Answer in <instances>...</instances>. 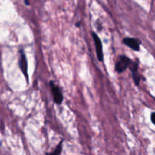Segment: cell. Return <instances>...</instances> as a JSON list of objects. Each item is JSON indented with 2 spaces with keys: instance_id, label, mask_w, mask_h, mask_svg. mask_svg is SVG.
I'll use <instances>...</instances> for the list:
<instances>
[{
  "instance_id": "cell-8",
  "label": "cell",
  "mask_w": 155,
  "mask_h": 155,
  "mask_svg": "<svg viewBox=\"0 0 155 155\" xmlns=\"http://www.w3.org/2000/svg\"><path fill=\"white\" fill-rule=\"evenodd\" d=\"M154 117H155V113L154 112H152L151 115V121L152 124H154Z\"/></svg>"
},
{
  "instance_id": "cell-4",
  "label": "cell",
  "mask_w": 155,
  "mask_h": 155,
  "mask_svg": "<svg viewBox=\"0 0 155 155\" xmlns=\"http://www.w3.org/2000/svg\"><path fill=\"white\" fill-rule=\"evenodd\" d=\"M92 38H93L94 42H95L97 58H98L99 61H103V60H104V54H103V47L101 39H100L99 36L95 32H92Z\"/></svg>"
},
{
  "instance_id": "cell-5",
  "label": "cell",
  "mask_w": 155,
  "mask_h": 155,
  "mask_svg": "<svg viewBox=\"0 0 155 155\" xmlns=\"http://www.w3.org/2000/svg\"><path fill=\"white\" fill-rule=\"evenodd\" d=\"M19 66L21 71H22L23 74L25 78L27 79V83H29V76H28V68H27V61L25 54L22 49L20 50V58H19Z\"/></svg>"
},
{
  "instance_id": "cell-6",
  "label": "cell",
  "mask_w": 155,
  "mask_h": 155,
  "mask_svg": "<svg viewBox=\"0 0 155 155\" xmlns=\"http://www.w3.org/2000/svg\"><path fill=\"white\" fill-rule=\"evenodd\" d=\"M123 42L124 45L128 46L129 48H132L133 50L136 51H139L140 50V45L141 41L139 40L136 38H130V37H126L123 39Z\"/></svg>"
},
{
  "instance_id": "cell-10",
  "label": "cell",
  "mask_w": 155,
  "mask_h": 155,
  "mask_svg": "<svg viewBox=\"0 0 155 155\" xmlns=\"http://www.w3.org/2000/svg\"><path fill=\"white\" fill-rule=\"evenodd\" d=\"M80 24H81V22H78L76 24V27H80Z\"/></svg>"
},
{
  "instance_id": "cell-7",
  "label": "cell",
  "mask_w": 155,
  "mask_h": 155,
  "mask_svg": "<svg viewBox=\"0 0 155 155\" xmlns=\"http://www.w3.org/2000/svg\"><path fill=\"white\" fill-rule=\"evenodd\" d=\"M62 144H63V140L61 141L60 143L57 145L55 149L50 154V155H61L62 151V147H63L62 146Z\"/></svg>"
},
{
  "instance_id": "cell-2",
  "label": "cell",
  "mask_w": 155,
  "mask_h": 155,
  "mask_svg": "<svg viewBox=\"0 0 155 155\" xmlns=\"http://www.w3.org/2000/svg\"><path fill=\"white\" fill-rule=\"evenodd\" d=\"M50 89H51V94H52L53 99L54 101L57 104H61L62 103L64 100L63 94H62L61 89H60L58 86L55 85V83H54V81L51 80L49 83Z\"/></svg>"
},
{
  "instance_id": "cell-1",
  "label": "cell",
  "mask_w": 155,
  "mask_h": 155,
  "mask_svg": "<svg viewBox=\"0 0 155 155\" xmlns=\"http://www.w3.org/2000/svg\"><path fill=\"white\" fill-rule=\"evenodd\" d=\"M132 60L126 55H120L115 64V71L118 74H122L129 68Z\"/></svg>"
},
{
  "instance_id": "cell-3",
  "label": "cell",
  "mask_w": 155,
  "mask_h": 155,
  "mask_svg": "<svg viewBox=\"0 0 155 155\" xmlns=\"http://www.w3.org/2000/svg\"><path fill=\"white\" fill-rule=\"evenodd\" d=\"M129 68H130V70L132 72V77H133L135 84L137 86H139V83H140L141 80H142V76L139 73V61L136 60L134 61H132Z\"/></svg>"
},
{
  "instance_id": "cell-9",
  "label": "cell",
  "mask_w": 155,
  "mask_h": 155,
  "mask_svg": "<svg viewBox=\"0 0 155 155\" xmlns=\"http://www.w3.org/2000/svg\"><path fill=\"white\" fill-rule=\"evenodd\" d=\"M24 3H25V4L27 5H30V2L27 1V0H25V1H24Z\"/></svg>"
}]
</instances>
